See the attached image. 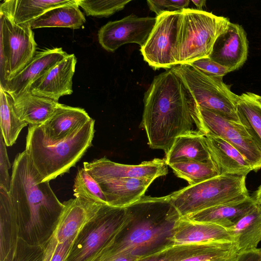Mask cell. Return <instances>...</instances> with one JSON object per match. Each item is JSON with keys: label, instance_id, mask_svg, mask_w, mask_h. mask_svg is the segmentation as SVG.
<instances>
[{"label": "cell", "instance_id": "1", "mask_svg": "<svg viewBox=\"0 0 261 261\" xmlns=\"http://www.w3.org/2000/svg\"><path fill=\"white\" fill-rule=\"evenodd\" d=\"M143 102L140 126L146 132L151 148L167 153L177 137L202 134L196 102L172 69L154 76Z\"/></svg>", "mask_w": 261, "mask_h": 261}, {"label": "cell", "instance_id": "2", "mask_svg": "<svg viewBox=\"0 0 261 261\" xmlns=\"http://www.w3.org/2000/svg\"><path fill=\"white\" fill-rule=\"evenodd\" d=\"M125 209L124 224L94 261L118 256L140 259L174 246V228L181 216L170 195H143Z\"/></svg>", "mask_w": 261, "mask_h": 261}, {"label": "cell", "instance_id": "3", "mask_svg": "<svg viewBox=\"0 0 261 261\" xmlns=\"http://www.w3.org/2000/svg\"><path fill=\"white\" fill-rule=\"evenodd\" d=\"M8 193L19 220V238L44 246L56 230L64 205L49 181L42 182L25 150L15 158Z\"/></svg>", "mask_w": 261, "mask_h": 261}, {"label": "cell", "instance_id": "4", "mask_svg": "<svg viewBox=\"0 0 261 261\" xmlns=\"http://www.w3.org/2000/svg\"><path fill=\"white\" fill-rule=\"evenodd\" d=\"M95 121L91 119L66 137L47 138L40 125H29L25 151L42 182L49 181L69 171L92 144Z\"/></svg>", "mask_w": 261, "mask_h": 261}, {"label": "cell", "instance_id": "5", "mask_svg": "<svg viewBox=\"0 0 261 261\" xmlns=\"http://www.w3.org/2000/svg\"><path fill=\"white\" fill-rule=\"evenodd\" d=\"M230 23L227 17L203 10H181L176 45L177 65L209 57L216 40L227 31Z\"/></svg>", "mask_w": 261, "mask_h": 261}, {"label": "cell", "instance_id": "6", "mask_svg": "<svg viewBox=\"0 0 261 261\" xmlns=\"http://www.w3.org/2000/svg\"><path fill=\"white\" fill-rule=\"evenodd\" d=\"M246 176L222 174L170 194L181 217L249 197Z\"/></svg>", "mask_w": 261, "mask_h": 261}, {"label": "cell", "instance_id": "7", "mask_svg": "<svg viewBox=\"0 0 261 261\" xmlns=\"http://www.w3.org/2000/svg\"><path fill=\"white\" fill-rule=\"evenodd\" d=\"M171 69L181 78L199 108L241 123L236 108L239 95L231 91L223 77L207 75L188 64H179Z\"/></svg>", "mask_w": 261, "mask_h": 261}, {"label": "cell", "instance_id": "8", "mask_svg": "<svg viewBox=\"0 0 261 261\" xmlns=\"http://www.w3.org/2000/svg\"><path fill=\"white\" fill-rule=\"evenodd\" d=\"M126 217L125 207L103 205L77 234L66 261H94Z\"/></svg>", "mask_w": 261, "mask_h": 261}, {"label": "cell", "instance_id": "9", "mask_svg": "<svg viewBox=\"0 0 261 261\" xmlns=\"http://www.w3.org/2000/svg\"><path fill=\"white\" fill-rule=\"evenodd\" d=\"M0 85L20 71L36 53L30 23L17 24L0 13Z\"/></svg>", "mask_w": 261, "mask_h": 261}, {"label": "cell", "instance_id": "10", "mask_svg": "<svg viewBox=\"0 0 261 261\" xmlns=\"http://www.w3.org/2000/svg\"><path fill=\"white\" fill-rule=\"evenodd\" d=\"M181 10L156 16L155 25L140 51L144 60L154 70L169 69L177 65L176 45Z\"/></svg>", "mask_w": 261, "mask_h": 261}, {"label": "cell", "instance_id": "11", "mask_svg": "<svg viewBox=\"0 0 261 261\" xmlns=\"http://www.w3.org/2000/svg\"><path fill=\"white\" fill-rule=\"evenodd\" d=\"M197 107L203 134L223 139L241 152L254 171L261 169V148L242 124L228 120L214 112Z\"/></svg>", "mask_w": 261, "mask_h": 261}, {"label": "cell", "instance_id": "12", "mask_svg": "<svg viewBox=\"0 0 261 261\" xmlns=\"http://www.w3.org/2000/svg\"><path fill=\"white\" fill-rule=\"evenodd\" d=\"M156 21V17H139L132 14L107 22L98 31V40L107 51L114 52L128 43L143 46L147 41Z\"/></svg>", "mask_w": 261, "mask_h": 261}, {"label": "cell", "instance_id": "13", "mask_svg": "<svg viewBox=\"0 0 261 261\" xmlns=\"http://www.w3.org/2000/svg\"><path fill=\"white\" fill-rule=\"evenodd\" d=\"M83 168L94 179L145 178L154 180L168 173V165L164 159H154L138 165L114 162L106 157L84 162Z\"/></svg>", "mask_w": 261, "mask_h": 261}, {"label": "cell", "instance_id": "14", "mask_svg": "<svg viewBox=\"0 0 261 261\" xmlns=\"http://www.w3.org/2000/svg\"><path fill=\"white\" fill-rule=\"evenodd\" d=\"M76 62L75 55L68 54L35 81L31 85L30 92L57 102L61 96L71 94Z\"/></svg>", "mask_w": 261, "mask_h": 261}, {"label": "cell", "instance_id": "15", "mask_svg": "<svg viewBox=\"0 0 261 261\" xmlns=\"http://www.w3.org/2000/svg\"><path fill=\"white\" fill-rule=\"evenodd\" d=\"M238 254L234 242H212L173 246L163 261H237Z\"/></svg>", "mask_w": 261, "mask_h": 261}, {"label": "cell", "instance_id": "16", "mask_svg": "<svg viewBox=\"0 0 261 261\" xmlns=\"http://www.w3.org/2000/svg\"><path fill=\"white\" fill-rule=\"evenodd\" d=\"M248 50V40L244 29L238 24L230 22L227 31L216 40L209 58L231 72L244 64Z\"/></svg>", "mask_w": 261, "mask_h": 261}, {"label": "cell", "instance_id": "17", "mask_svg": "<svg viewBox=\"0 0 261 261\" xmlns=\"http://www.w3.org/2000/svg\"><path fill=\"white\" fill-rule=\"evenodd\" d=\"M68 54L61 47L36 51L31 61L12 79L1 87L13 98L30 91L32 84Z\"/></svg>", "mask_w": 261, "mask_h": 261}, {"label": "cell", "instance_id": "18", "mask_svg": "<svg viewBox=\"0 0 261 261\" xmlns=\"http://www.w3.org/2000/svg\"><path fill=\"white\" fill-rule=\"evenodd\" d=\"M174 246L212 242H234L232 230L208 222H196L180 217L173 235Z\"/></svg>", "mask_w": 261, "mask_h": 261}, {"label": "cell", "instance_id": "19", "mask_svg": "<svg viewBox=\"0 0 261 261\" xmlns=\"http://www.w3.org/2000/svg\"><path fill=\"white\" fill-rule=\"evenodd\" d=\"M104 193L108 205L126 207L139 200L153 181L145 178L95 179Z\"/></svg>", "mask_w": 261, "mask_h": 261}, {"label": "cell", "instance_id": "20", "mask_svg": "<svg viewBox=\"0 0 261 261\" xmlns=\"http://www.w3.org/2000/svg\"><path fill=\"white\" fill-rule=\"evenodd\" d=\"M211 159L220 175L246 176L253 167L241 152L223 139L205 135Z\"/></svg>", "mask_w": 261, "mask_h": 261}, {"label": "cell", "instance_id": "21", "mask_svg": "<svg viewBox=\"0 0 261 261\" xmlns=\"http://www.w3.org/2000/svg\"><path fill=\"white\" fill-rule=\"evenodd\" d=\"M91 119L84 109L59 103L52 115L40 126L47 138L56 140L66 137Z\"/></svg>", "mask_w": 261, "mask_h": 261}, {"label": "cell", "instance_id": "22", "mask_svg": "<svg viewBox=\"0 0 261 261\" xmlns=\"http://www.w3.org/2000/svg\"><path fill=\"white\" fill-rule=\"evenodd\" d=\"M256 204L253 197L249 196L244 199L218 205L186 217L192 221L212 223L231 229Z\"/></svg>", "mask_w": 261, "mask_h": 261}, {"label": "cell", "instance_id": "23", "mask_svg": "<svg viewBox=\"0 0 261 261\" xmlns=\"http://www.w3.org/2000/svg\"><path fill=\"white\" fill-rule=\"evenodd\" d=\"M19 238V224L8 192L0 188V261H12Z\"/></svg>", "mask_w": 261, "mask_h": 261}, {"label": "cell", "instance_id": "24", "mask_svg": "<svg viewBox=\"0 0 261 261\" xmlns=\"http://www.w3.org/2000/svg\"><path fill=\"white\" fill-rule=\"evenodd\" d=\"M72 1L6 0L0 5V13L17 24L30 23L48 10Z\"/></svg>", "mask_w": 261, "mask_h": 261}, {"label": "cell", "instance_id": "25", "mask_svg": "<svg viewBox=\"0 0 261 261\" xmlns=\"http://www.w3.org/2000/svg\"><path fill=\"white\" fill-rule=\"evenodd\" d=\"M19 118L32 125L44 124L54 113L59 102L38 96L28 91L13 98Z\"/></svg>", "mask_w": 261, "mask_h": 261}, {"label": "cell", "instance_id": "26", "mask_svg": "<svg viewBox=\"0 0 261 261\" xmlns=\"http://www.w3.org/2000/svg\"><path fill=\"white\" fill-rule=\"evenodd\" d=\"M212 160L202 134H193L177 137L172 146L166 153V162L171 163L183 161L206 162Z\"/></svg>", "mask_w": 261, "mask_h": 261}, {"label": "cell", "instance_id": "27", "mask_svg": "<svg viewBox=\"0 0 261 261\" xmlns=\"http://www.w3.org/2000/svg\"><path fill=\"white\" fill-rule=\"evenodd\" d=\"M64 208L54 234L59 243L76 237L96 214L85 208L76 198L63 202Z\"/></svg>", "mask_w": 261, "mask_h": 261}, {"label": "cell", "instance_id": "28", "mask_svg": "<svg viewBox=\"0 0 261 261\" xmlns=\"http://www.w3.org/2000/svg\"><path fill=\"white\" fill-rule=\"evenodd\" d=\"M77 0L53 8L30 23L32 29L61 27L78 29L86 22L84 14L79 9Z\"/></svg>", "mask_w": 261, "mask_h": 261}, {"label": "cell", "instance_id": "29", "mask_svg": "<svg viewBox=\"0 0 261 261\" xmlns=\"http://www.w3.org/2000/svg\"><path fill=\"white\" fill-rule=\"evenodd\" d=\"M231 229L239 253L257 248L261 242V204L256 202Z\"/></svg>", "mask_w": 261, "mask_h": 261}, {"label": "cell", "instance_id": "30", "mask_svg": "<svg viewBox=\"0 0 261 261\" xmlns=\"http://www.w3.org/2000/svg\"><path fill=\"white\" fill-rule=\"evenodd\" d=\"M73 195L85 208L97 212L108 204L100 186L84 168H81L74 180Z\"/></svg>", "mask_w": 261, "mask_h": 261}, {"label": "cell", "instance_id": "31", "mask_svg": "<svg viewBox=\"0 0 261 261\" xmlns=\"http://www.w3.org/2000/svg\"><path fill=\"white\" fill-rule=\"evenodd\" d=\"M236 108L241 123L261 148V102L258 95L242 93L239 96Z\"/></svg>", "mask_w": 261, "mask_h": 261}, {"label": "cell", "instance_id": "32", "mask_svg": "<svg viewBox=\"0 0 261 261\" xmlns=\"http://www.w3.org/2000/svg\"><path fill=\"white\" fill-rule=\"evenodd\" d=\"M1 134L7 146H12L28 123L21 120L14 109L13 97L0 86Z\"/></svg>", "mask_w": 261, "mask_h": 261}, {"label": "cell", "instance_id": "33", "mask_svg": "<svg viewBox=\"0 0 261 261\" xmlns=\"http://www.w3.org/2000/svg\"><path fill=\"white\" fill-rule=\"evenodd\" d=\"M168 166L177 177L187 181L189 185H196L220 175L212 160L179 162Z\"/></svg>", "mask_w": 261, "mask_h": 261}, {"label": "cell", "instance_id": "34", "mask_svg": "<svg viewBox=\"0 0 261 261\" xmlns=\"http://www.w3.org/2000/svg\"><path fill=\"white\" fill-rule=\"evenodd\" d=\"M130 0H77L87 16L108 17L123 10Z\"/></svg>", "mask_w": 261, "mask_h": 261}, {"label": "cell", "instance_id": "35", "mask_svg": "<svg viewBox=\"0 0 261 261\" xmlns=\"http://www.w3.org/2000/svg\"><path fill=\"white\" fill-rule=\"evenodd\" d=\"M44 246L31 245L20 238L12 261H42Z\"/></svg>", "mask_w": 261, "mask_h": 261}, {"label": "cell", "instance_id": "36", "mask_svg": "<svg viewBox=\"0 0 261 261\" xmlns=\"http://www.w3.org/2000/svg\"><path fill=\"white\" fill-rule=\"evenodd\" d=\"M191 1H167V0H148L147 5L151 11L154 12L156 16L166 12L182 10L188 8Z\"/></svg>", "mask_w": 261, "mask_h": 261}, {"label": "cell", "instance_id": "37", "mask_svg": "<svg viewBox=\"0 0 261 261\" xmlns=\"http://www.w3.org/2000/svg\"><path fill=\"white\" fill-rule=\"evenodd\" d=\"M190 65L211 76L223 77L230 72L228 68L220 64L209 57L196 60L190 63Z\"/></svg>", "mask_w": 261, "mask_h": 261}, {"label": "cell", "instance_id": "38", "mask_svg": "<svg viewBox=\"0 0 261 261\" xmlns=\"http://www.w3.org/2000/svg\"><path fill=\"white\" fill-rule=\"evenodd\" d=\"M11 167L10 162L2 135H0V188L9 192L11 183V177L9 170Z\"/></svg>", "mask_w": 261, "mask_h": 261}, {"label": "cell", "instance_id": "39", "mask_svg": "<svg viewBox=\"0 0 261 261\" xmlns=\"http://www.w3.org/2000/svg\"><path fill=\"white\" fill-rule=\"evenodd\" d=\"M76 237L61 243L58 242L50 261H66Z\"/></svg>", "mask_w": 261, "mask_h": 261}, {"label": "cell", "instance_id": "40", "mask_svg": "<svg viewBox=\"0 0 261 261\" xmlns=\"http://www.w3.org/2000/svg\"><path fill=\"white\" fill-rule=\"evenodd\" d=\"M237 261H261V248L239 253Z\"/></svg>", "mask_w": 261, "mask_h": 261}, {"label": "cell", "instance_id": "41", "mask_svg": "<svg viewBox=\"0 0 261 261\" xmlns=\"http://www.w3.org/2000/svg\"><path fill=\"white\" fill-rule=\"evenodd\" d=\"M165 251L151 256L140 258L136 261H163Z\"/></svg>", "mask_w": 261, "mask_h": 261}, {"label": "cell", "instance_id": "42", "mask_svg": "<svg viewBox=\"0 0 261 261\" xmlns=\"http://www.w3.org/2000/svg\"><path fill=\"white\" fill-rule=\"evenodd\" d=\"M191 2L196 6L198 10H202V8L206 3V1L205 0H192Z\"/></svg>", "mask_w": 261, "mask_h": 261}, {"label": "cell", "instance_id": "43", "mask_svg": "<svg viewBox=\"0 0 261 261\" xmlns=\"http://www.w3.org/2000/svg\"><path fill=\"white\" fill-rule=\"evenodd\" d=\"M253 197L257 203L261 204V185L255 192Z\"/></svg>", "mask_w": 261, "mask_h": 261}, {"label": "cell", "instance_id": "44", "mask_svg": "<svg viewBox=\"0 0 261 261\" xmlns=\"http://www.w3.org/2000/svg\"><path fill=\"white\" fill-rule=\"evenodd\" d=\"M258 99L261 102V95H258Z\"/></svg>", "mask_w": 261, "mask_h": 261}]
</instances>
